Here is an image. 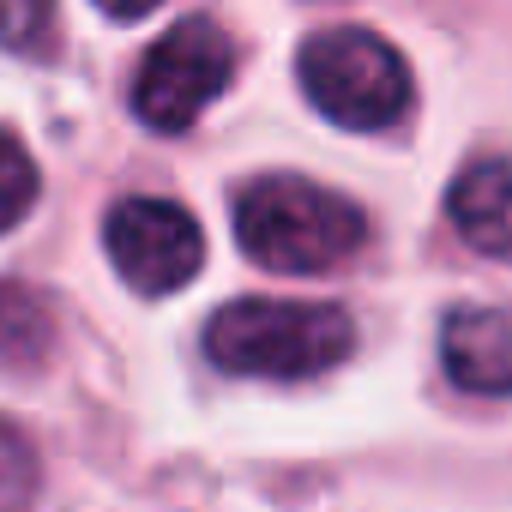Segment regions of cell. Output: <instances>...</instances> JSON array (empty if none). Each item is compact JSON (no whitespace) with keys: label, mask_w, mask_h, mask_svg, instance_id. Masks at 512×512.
<instances>
[{"label":"cell","mask_w":512,"mask_h":512,"mask_svg":"<svg viewBox=\"0 0 512 512\" xmlns=\"http://www.w3.org/2000/svg\"><path fill=\"white\" fill-rule=\"evenodd\" d=\"M235 241L253 266L326 278L368 241V211L308 175H260L235 193Z\"/></svg>","instance_id":"obj_1"},{"label":"cell","mask_w":512,"mask_h":512,"mask_svg":"<svg viewBox=\"0 0 512 512\" xmlns=\"http://www.w3.org/2000/svg\"><path fill=\"white\" fill-rule=\"evenodd\" d=\"M356 350V320L332 302H278L247 296L211 314L205 356L223 374L247 380H314Z\"/></svg>","instance_id":"obj_2"},{"label":"cell","mask_w":512,"mask_h":512,"mask_svg":"<svg viewBox=\"0 0 512 512\" xmlns=\"http://www.w3.org/2000/svg\"><path fill=\"white\" fill-rule=\"evenodd\" d=\"M296 73H302L308 103L350 133H380V127L404 121V109L416 103L410 61L362 25H338V31L308 37L296 55Z\"/></svg>","instance_id":"obj_3"},{"label":"cell","mask_w":512,"mask_h":512,"mask_svg":"<svg viewBox=\"0 0 512 512\" xmlns=\"http://www.w3.org/2000/svg\"><path fill=\"white\" fill-rule=\"evenodd\" d=\"M235 79V43L223 37L217 19H181L175 31H163L145 61H139V79H133V115L175 139L187 133Z\"/></svg>","instance_id":"obj_4"},{"label":"cell","mask_w":512,"mask_h":512,"mask_svg":"<svg viewBox=\"0 0 512 512\" xmlns=\"http://www.w3.org/2000/svg\"><path fill=\"white\" fill-rule=\"evenodd\" d=\"M103 247H109L115 272L127 278V290H139V296H175L205 266V235H199L193 211L175 199H157V193L121 199L103 217Z\"/></svg>","instance_id":"obj_5"},{"label":"cell","mask_w":512,"mask_h":512,"mask_svg":"<svg viewBox=\"0 0 512 512\" xmlns=\"http://www.w3.org/2000/svg\"><path fill=\"white\" fill-rule=\"evenodd\" d=\"M446 380L482 398H512V308H452L440 326Z\"/></svg>","instance_id":"obj_6"},{"label":"cell","mask_w":512,"mask_h":512,"mask_svg":"<svg viewBox=\"0 0 512 512\" xmlns=\"http://www.w3.org/2000/svg\"><path fill=\"white\" fill-rule=\"evenodd\" d=\"M446 217L452 229L476 247L506 260L512 253V157H476L458 169L452 193H446Z\"/></svg>","instance_id":"obj_7"},{"label":"cell","mask_w":512,"mask_h":512,"mask_svg":"<svg viewBox=\"0 0 512 512\" xmlns=\"http://www.w3.org/2000/svg\"><path fill=\"white\" fill-rule=\"evenodd\" d=\"M49 344V314L25 284H0V356L7 362H31Z\"/></svg>","instance_id":"obj_8"},{"label":"cell","mask_w":512,"mask_h":512,"mask_svg":"<svg viewBox=\"0 0 512 512\" xmlns=\"http://www.w3.org/2000/svg\"><path fill=\"white\" fill-rule=\"evenodd\" d=\"M37 205V163L19 145V133L0 127V235L13 223H25V211Z\"/></svg>","instance_id":"obj_9"},{"label":"cell","mask_w":512,"mask_h":512,"mask_svg":"<svg viewBox=\"0 0 512 512\" xmlns=\"http://www.w3.org/2000/svg\"><path fill=\"white\" fill-rule=\"evenodd\" d=\"M0 49L49 55L55 49V0H0Z\"/></svg>","instance_id":"obj_10"},{"label":"cell","mask_w":512,"mask_h":512,"mask_svg":"<svg viewBox=\"0 0 512 512\" xmlns=\"http://www.w3.org/2000/svg\"><path fill=\"white\" fill-rule=\"evenodd\" d=\"M31 494H37V452L13 422H0V506H25Z\"/></svg>","instance_id":"obj_11"},{"label":"cell","mask_w":512,"mask_h":512,"mask_svg":"<svg viewBox=\"0 0 512 512\" xmlns=\"http://www.w3.org/2000/svg\"><path fill=\"white\" fill-rule=\"evenodd\" d=\"M97 7H103L109 19H145L151 7H163V0H97Z\"/></svg>","instance_id":"obj_12"}]
</instances>
